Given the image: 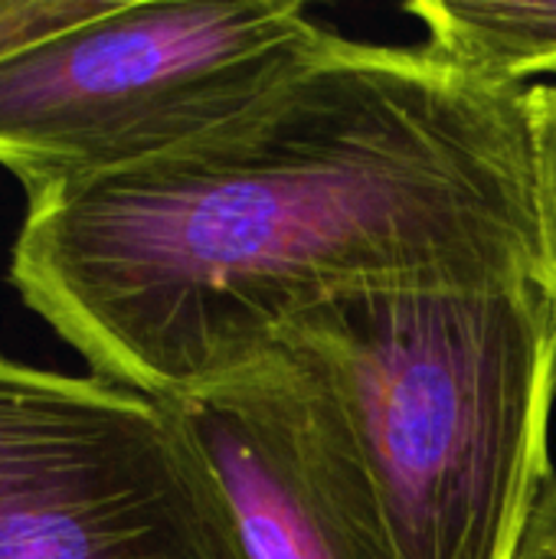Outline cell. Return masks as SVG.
I'll use <instances>...</instances> for the list:
<instances>
[{
    "label": "cell",
    "mask_w": 556,
    "mask_h": 559,
    "mask_svg": "<svg viewBox=\"0 0 556 559\" xmlns=\"http://www.w3.org/2000/svg\"><path fill=\"white\" fill-rule=\"evenodd\" d=\"M10 282L92 373L157 400L341 295L537 282L528 88L334 33L229 124L26 193Z\"/></svg>",
    "instance_id": "1"
},
{
    "label": "cell",
    "mask_w": 556,
    "mask_h": 559,
    "mask_svg": "<svg viewBox=\"0 0 556 559\" xmlns=\"http://www.w3.org/2000/svg\"><path fill=\"white\" fill-rule=\"evenodd\" d=\"M275 347L338 400L393 557H521L554 478L556 311L537 282L354 292Z\"/></svg>",
    "instance_id": "2"
},
{
    "label": "cell",
    "mask_w": 556,
    "mask_h": 559,
    "mask_svg": "<svg viewBox=\"0 0 556 559\" xmlns=\"http://www.w3.org/2000/svg\"><path fill=\"white\" fill-rule=\"evenodd\" d=\"M295 0H111L0 62V167L26 193L177 151L315 62Z\"/></svg>",
    "instance_id": "3"
},
{
    "label": "cell",
    "mask_w": 556,
    "mask_h": 559,
    "mask_svg": "<svg viewBox=\"0 0 556 559\" xmlns=\"http://www.w3.org/2000/svg\"><path fill=\"white\" fill-rule=\"evenodd\" d=\"M0 559H246L180 409L0 357Z\"/></svg>",
    "instance_id": "4"
},
{
    "label": "cell",
    "mask_w": 556,
    "mask_h": 559,
    "mask_svg": "<svg viewBox=\"0 0 556 559\" xmlns=\"http://www.w3.org/2000/svg\"><path fill=\"white\" fill-rule=\"evenodd\" d=\"M167 403L206 455L246 559H397L351 426L295 354L272 347Z\"/></svg>",
    "instance_id": "5"
},
{
    "label": "cell",
    "mask_w": 556,
    "mask_h": 559,
    "mask_svg": "<svg viewBox=\"0 0 556 559\" xmlns=\"http://www.w3.org/2000/svg\"><path fill=\"white\" fill-rule=\"evenodd\" d=\"M426 46L449 66L501 88L556 69V0H416Z\"/></svg>",
    "instance_id": "6"
},
{
    "label": "cell",
    "mask_w": 556,
    "mask_h": 559,
    "mask_svg": "<svg viewBox=\"0 0 556 559\" xmlns=\"http://www.w3.org/2000/svg\"><path fill=\"white\" fill-rule=\"evenodd\" d=\"M534 219H537V285L556 311V82L528 85Z\"/></svg>",
    "instance_id": "7"
},
{
    "label": "cell",
    "mask_w": 556,
    "mask_h": 559,
    "mask_svg": "<svg viewBox=\"0 0 556 559\" xmlns=\"http://www.w3.org/2000/svg\"><path fill=\"white\" fill-rule=\"evenodd\" d=\"M108 7L111 0H0V62L95 20Z\"/></svg>",
    "instance_id": "8"
},
{
    "label": "cell",
    "mask_w": 556,
    "mask_h": 559,
    "mask_svg": "<svg viewBox=\"0 0 556 559\" xmlns=\"http://www.w3.org/2000/svg\"><path fill=\"white\" fill-rule=\"evenodd\" d=\"M518 559H556V475L541 495Z\"/></svg>",
    "instance_id": "9"
}]
</instances>
